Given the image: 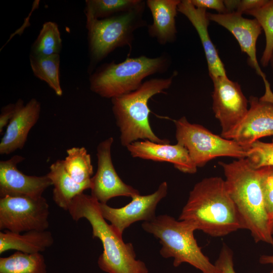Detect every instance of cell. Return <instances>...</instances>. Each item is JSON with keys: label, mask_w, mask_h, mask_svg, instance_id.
Instances as JSON below:
<instances>
[{"label": "cell", "mask_w": 273, "mask_h": 273, "mask_svg": "<svg viewBox=\"0 0 273 273\" xmlns=\"http://www.w3.org/2000/svg\"><path fill=\"white\" fill-rule=\"evenodd\" d=\"M47 175L54 187V201L65 210H68L70 204L75 197L92 187L90 179L83 183L75 181L65 170L63 160H58L53 163Z\"/></svg>", "instance_id": "cell-20"}, {"label": "cell", "mask_w": 273, "mask_h": 273, "mask_svg": "<svg viewBox=\"0 0 273 273\" xmlns=\"http://www.w3.org/2000/svg\"><path fill=\"white\" fill-rule=\"evenodd\" d=\"M269 222L273 219V166L257 169Z\"/></svg>", "instance_id": "cell-29"}, {"label": "cell", "mask_w": 273, "mask_h": 273, "mask_svg": "<svg viewBox=\"0 0 273 273\" xmlns=\"http://www.w3.org/2000/svg\"><path fill=\"white\" fill-rule=\"evenodd\" d=\"M209 20L214 21L231 32L238 41L242 52L248 56L249 63L264 82V94H272L270 85L262 71L256 57V42L262 28L255 19H249L236 11L225 14L207 13Z\"/></svg>", "instance_id": "cell-13"}, {"label": "cell", "mask_w": 273, "mask_h": 273, "mask_svg": "<svg viewBox=\"0 0 273 273\" xmlns=\"http://www.w3.org/2000/svg\"><path fill=\"white\" fill-rule=\"evenodd\" d=\"M0 273H47V265L41 253L16 251L9 256L0 258Z\"/></svg>", "instance_id": "cell-22"}, {"label": "cell", "mask_w": 273, "mask_h": 273, "mask_svg": "<svg viewBox=\"0 0 273 273\" xmlns=\"http://www.w3.org/2000/svg\"><path fill=\"white\" fill-rule=\"evenodd\" d=\"M113 141V138L109 137L98 145L97 170L90 179L91 196L103 204H107L110 199L116 197L131 198L140 194L138 190L126 184L118 175L111 157V150Z\"/></svg>", "instance_id": "cell-12"}, {"label": "cell", "mask_w": 273, "mask_h": 273, "mask_svg": "<svg viewBox=\"0 0 273 273\" xmlns=\"http://www.w3.org/2000/svg\"><path fill=\"white\" fill-rule=\"evenodd\" d=\"M142 227L159 240L160 255L164 258H173L175 267L187 263L201 273H221L202 252L194 235L196 229L190 223L162 214L144 221Z\"/></svg>", "instance_id": "cell-6"}, {"label": "cell", "mask_w": 273, "mask_h": 273, "mask_svg": "<svg viewBox=\"0 0 273 273\" xmlns=\"http://www.w3.org/2000/svg\"><path fill=\"white\" fill-rule=\"evenodd\" d=\"M50 231H30L25 233H16L8 230L0 232V254L10 250L24 253H41L54 243Z\"/></svg>", "instance_id": "cell-21"}, {"label": "cell", "mask_w": 273, "mask_h": 273, "mask_svg": "<svg viewBox=\"0 0 273 273\" xmlns=\"http://www.w3.org/2000/svg\"><path fill=\"white\" fill-rule=\"evenodd\" d=\"M180 0H147L153 18L148 25V34L161 45L174 42L176 38L175 18Z\"/></svg>", "instance_id": "cell-19"}, {"label": "cell", "mask_w": 273, "mask_h": 273, "mask_svg": "<svg viewBox=\"0 0 273 273\" xmlns=\"http://www.w3.org/2000/svg\"><path fill=\"white\" fill-rule=\"evenodd\" d=\"M23 103H24L23 100L20 99L14 104H9L2 108L0 114L1 133L3 132L4 127L7 126L9 121Z\"/></svg>", "instance_id": "cell-31"}, {"label": "cell", "mask_w": 273, "mask_h": 273, "mask_svg": "<svg viewBox=\"0 0 273 273\" xmlns=\"http://www.w3.org/2000/svg\"><path fill=\"white\" fill-rule=\"evenodd\" d=\"M68 211L77 221L86 219L92 228L93 238L99 239L103 247L99 256V268L107 273H148L143 261L136 259V254L131 243H125L111 224L102 216L99 202L92 196L83 193L72 201Z\"/></svg>", "instance_id": "cell-3"}, {"label": "cell", "mask_w": 273, "mask_h": 273, "mask_svg": "<svg viewBox=\"0 0 273 273\" xmlns=\"http://www.w3.org/2000/svg\"><path fill=\"white\" fill-rule=\"evenodd\" d=\"M193 5L196 8L211 9L216 10L219 14L227 13L228 11L221 0H191Z\"/></svg>", "instance_id": "cell-32"}, {"label": "cell", "mask_w": 273, "mask_h": 273, "mask_svg": "<svg viewBox=\"0 0 273 273\" xmlns=\"http://www.w3.org/2000/svg\"><path fill=\"white\" fill-rule=\"evenodd\" d=\"M176 75L175 71L166 78H151L143 82L137 89L111 99L112 110L123 146L126 147L140 139L159 144L170 143L168 139L158 137L152 130L148 103L155 95L165 93Z\"/></svg>", "instance_id": "cell-4"}, {"label": "cell", "mask_w": 273, "mask_h": 273, "mask_svg": "<svg viewBox=\"0 0 273 273\" xmlns=\"http://www.w3.org/2000/svg\"><path fill=\"white\" fill-rule=\"evenodd\" d=\"M213 83L212 109L219 121L220 135L225 138L242 122L248 109V101L238 82L227 76L211 78Z\"/></svg>", "instance_id": "cell-10"}, {"label": "cell", "mask_w": 273, "mask_h": 273, "mask_svg": "<svg viewBox=\"0 0 273 273\" xmlns=\"http://www.w3.org/2000/svg\"><path fill=\"white\" fill-rule=\"evenodd\" d=\"M177 10L187 18L198 33L205 54L210 77L226 76L224 65L208 33L209 20L206 9L195 7L191 0H183L178 4Z\"/></svg>", "instance_id": "cell-18"}, {"label": "cell", "mask_w": 273, "mask_h": 273, "mask_svg": "<svg viewBox=\"0 0 273 273\" xmlns=\"http://www.w3.org/2000/svg\"><path fill=\"white\" fill-rule=\"evenodd\" d=\"M250 108L240 124L225 139L249 149L259 139L273 135V99L251 96Z\"/></svg>", "instance_id": "cell-14"}, {"label": "cell", "mask_w": 273, "mask_h": 273, "mask_svg": "<svg viewBox=\"0 0 273 273\" xmlns=\"http://www.w3.org/2000/svg\"><path fill=\"white\" fill-rule=\"evenodd\" d=\"M40 110V103L35 98L31 99L25 105L23 103L19 106L1 139V154L8 155L23 149L29 131L39 119Z\"/></svg>", "instance_id": "cell-17"}, {"label": "cell", "mask_w": 273, "mask_h": 273, "mask_svg": "<svg viewBox=\"0 0 273 273\" xmlns=\"http://www.w3.org/2000/svg\"><path fill=\"white\" fill-rule=\"evenodd\" d=\"M223 3L227 10L228 13H231L235 12V10H237L239 1L226 0L223 1Z\"/></svg>", "instance_id": "cell-34"}, {"label": "cell", "mask_w": 273, "mask_h": 273, "mask_svg": "<svg viewBox=\"0 0 273 273\" xmlns=\"http://www.w3.org/2000/svg\"><path fill=\"white\" fill-rule=\"evenodd\" d=\"M219 164L223 168L227 191L245 229L250 231L255 242H264L273 248V235L257 169L246 158Z\"/></svg>", "instance_id": "cell-2"}, {"label": "cell", "mask_w": 273, "mask_h": 273, "mask_svg": "<svg viewBox=\"0 0 273 273\" xmlns=\"http://www.w3.org/2000/svg\"><path fill=\"white\" fill-rule=\"evenodd\" d=\"M259 262L262 264H270L273 265V254L262 255L259 257Z\"/></svg>", "instance_id": "cell-35"}, {"label": "cell", "mask_w": 273, "mask_h": 273, "mask_svg": "<svg viewBox=\"0 0 273 273\" xmlns=\"http://www.w3.org/2000/svg\"><path fill=\"white\" fill-rule=\"evenodd\" d=\"M214 264L221 273H237L234 267L233 252L225 244H223L218 257ZM269 273H273V270Z\"/></svg>", "instance_id": "cell-30"}, {"label": "cell", "mask_w": 273, "mask_h": 273, "mask_svg": "<svg viewBox=\"0 0 273 273\" xmlns=\"http://www.w3.org/2000/svg\"><path fill=\"white\" fill-rule=\"evenodd\" d=\"M49 205L43 197L0 198V230L16 233L45 231L49 226Z\"/></svg>", "instance_id": "cell-9"}, {"label": "cell", "mask_w": 273, "mask_h": 273, "mask_svg": "<svg viewBox=\"0 0 273 273\" xmlns=\"http://www.w3.org/2000/svg\"><path fill=\"white\" fill-rule=\"evenodd\" d=\"M25 159L20 155H14L7 160L0 161V197L25 196L33 198L42 197L44 191L52 183L47 175H28L17 167Z\"/></svg>", "instance_id": "cell-15"}, {"label": "cell", "mask_w": 273, "mask_h": 273, "mask_svg": "<svg viewBox=\"0 0 273 273\" xmlns=\"http://www.w3.org/2000/svg\"><path fill=\"white\" fill-rule=\"evenodd\" d=\"M245 14L254 17L264 31L265 46L260 63L265 67L269 64L273 49V0H267L260 7L249 11Z\"/></svg>", "instance_id": "cell-27"}, {"label": "cell", "mask_w": 273, "mask_h": 273, "mask_svg": "<svg viewBox=\"0 0 273 273\" xmlns=\"http://www.w3.org/2000/svg\"><path fill=\"white\" fill-rule=\"evenodd\" d=\"M62 47L61 34L58 25L51 21L43 23L31 47L30 54L50 56L59 54Z\"/></svg>", "instance_id": "cell-26"}, {"label": "cell", "mask_w": 273, "mask_h": 273, "mask_svg": "<svg viewBox=\"0 0 273 273\" xmlns=\"http://www.w3.org/2000/svg\"><path fill=\"white\" fill-rule=\"evenodd\" d=\"M63 160L64 168L69 175L77 183H83L90 179L93 166L90 155L84 147H72L66 151Z\"/></svg>", "instance_id": "cell-24"}, {"label": "cell", "mask_w": 273, "mask_h": 273, "mask_svg": "<svg viewBox=\"0 0 273 273\" xmlns=\"http://www.w3.org/2000/svg\"><path fill=\"white\" fill-rule=\"evenodd\" d=\"M267 0H242L239 1L236 12L241 14L257 9L263 5Z\"/></svg>", "instance_id": "cell-33"}, {"label": "cell", "mask_w": 273, "mask_h": 273, "mask_svg": "<svg viewBox=\"0 0 273 273\" xmlns=\"http://www.w3.org/2000/svg\"><path fill=\"white\" fill-rule=\"evenodd\" d=\"M269 64L270 65L271 69L273 71V49L269 58Z\"/></svg>", "instance_id": "cell-36"}, {"label": "cell", "mask_w": 273, "mask_h": 273, "mask_svg": "<svg viewBox=\"0 0 273 273\" xmlns=\"http://www.w3.org/2000/svg\"><path fill=\"white\" fill-rule=\"evenodd\" d=\"M167 191V183L163 181L153 193L133 196L130 202L123 207L113 208L99 203L100 210L102 216L110 222L116 233L122 237L124 230L131 224L141 220L151 221L156 216L157 205L166 196Z\"/></svg>", "instance_id": "cell-11"}, {"label": "cell", "mask_w": 273, "mask_h": 273, "mask_svg": "<svg viewBox=\"0 0 273 273\" xmlns=\"http://www.w3.org/2000/svg\"><path fill=\"white\" fill-rule=\"evenodd\" d=\"M30 64L34 75L46 82L58 96L63 90L60 81V55L36 56L30 55Z\"/></svg>", "instance_id": "cell-23"}, {"label": "cell", "mask_w": 273, "mask_h": 273, "mask_svg": "<svg viewBox=\"0 0 273 273\" xmlns=\"http://www.w3.org/2000/svg\"><path fill=\"white\" fill-rule=\"evenodd\" d=\"M177 143L184 146L196 167L219 157H247L249 149L236 142L214 134L203 126L188 121L185 116L172 120Z\"/></svg>", "instance_id": "cell-8"}, {"label": "cell", "mask_w": 273, "mask_h": 273, "mask_svg": "<svg viewBox=\"0 0 273 273\" xmlns=\"http://www.w3.org/2000/svg\"><path fill=\"white\" fill-rule=\"evenodd\" d=\"M171 64L165 53L155 57H127L119 63L101 65L89 76V87L101 97L113 99L137 89L148 76L164 73Z\"/></svg>", "instance_id": "cell-5"}, {"label": "cell", "mask_w": 273, "mask_h": 273, "mask_svg": "<svg viewBox=\"0 0 273 273\" xmlns=\"http://www.w3.org/2000/svg\"><path fill=\"white\" fill-rule=\"evenodd\" d=\"M132 157L156 162L172 163L180 171L195 173L197 167L192 161L187 149L178 143L159 144L149 140L137 141L126 147Z\"/></svg>", "instance_id": "cell-16"}, {"label": "cell", "mask_w": 273, "mask_h": 273, "mask_svg": "<svg viewBox=\"0 0 273 273\" xmlns=\"http://www.w3.org/2000/svg\"><path fill=\"white\" fill-rule=\"evenodd\" d=\"M246 158L256 169L265 166H273V139L270 143L259 140L254 142L249 149Z\"/></svg>", "instance_id": "cell-28"}, {"label": "cell", "mask_w": 273, "mask_h": 273, "mask_svg": "<svg viewBox=\"0 0 273 273\" xmlns=\"http://www.w3.org/2000/svg\"><path fill=\"white\" fill-rule=\"evenodd\" d=\"M143 0H87L84 10L86 17L103 19L129 11Z\"/></svg>", "instance_id": "cell-25"}, {"label": "cell", "mask_w": 273, "mask_h": 273, "mask_svg": "<svg viewBox=\"0 0 273 273\" xmlns=\"http://www.w3.org/2000/svg\"><path fill=\"white\" fill-rule=\"evenodd\" d=\"M178 220L214 237L245 229L225 180L218 176L205 178L195 185Z\"/></svg>", "instance_id": "cell-1"}, {"label": "cell", "mask_w": 273, "mask_h": 273, "mask_svg": "<svg viewBox=\"0 0 273 273\" xmlns=\"http://www.w3.org/2000/svg\"><path fill=\"white\" fill-rule=\"evenodd\" d=\"M146 1L126 12L103 19L86 17L89 55L88 72L92 73L96 65L119 48L128 47L130 50L134 32L147 26L144 18Z\"/></svg>", "instance_id": "cell-7"}, {"label": "cell", "mask_w": 273, "mask_h": 273, "mask_svg": "<svg viewBox=\"0 0 273 273\" xmlns=\"http://www.w3.org/2000/svg\"><path fill=\"white\" fill-rule=\"evenodd\" d=\"M269 226L271 233L273 235V219L269 222Z\"/></svg>", "instance_id": "cell-37"}]
</instances>
